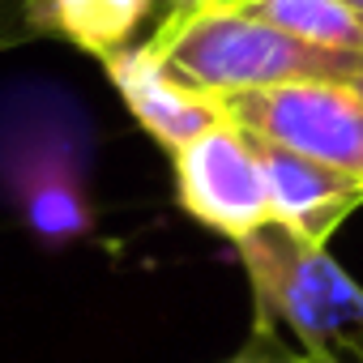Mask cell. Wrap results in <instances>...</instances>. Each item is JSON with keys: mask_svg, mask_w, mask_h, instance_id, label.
<instances>
[{"mask_svg": "<svg viewBox=\"0 0 363 363\" xmlns=\"http://www.w3.org/2000/svg\"><path fill=\"white\" fill-rule=\"evenodd\" d=\"M13 201L22 223L52 248L77 244L94 231V201L86 189V137L82 124H52L18 145L9 162Z\"/></svg>", "mask_w": 363, "mask_h": 363, "instance_id": "cell-5", "label": "cell"}, {"mask_svg": "<svg viewBox=\"0 0 363 363\" xmlns=\"http://www.w3.org/2000/svg\"><path fill=\"white\" fill-rule=\"evenodd\" d=\"M257 316L286 325L308 354L337 363L342 350L363 359V286L329 257V248L299 240L295 231L269 223L235 244Z\"/></svg>", "mask_w": 363, "mask_h": 363, "instance_id": "cell-2", "label": "cell"}, {"mask_svg": "<svg viewBox=\"0 0 363 363\" xmlns=\"http://www.w3.org/2000/svg\"><path fill=\"white\" fill-rule=\"evenodd\" d=\"M342 5H346V9H350V13H354L359 22H363V0H342Z\"/></svg>", "mask_w": 363, "mask_h": 363, "instance_id": "cell-12", "label": "cell"}, {"mask_svg": "<svg viewBox=\"0 0 363 363\" xmlns=\"http://www.w3.org/2000/svg\"><path fill=\"white\" fill-rule=\"evenodd\" d=\"M158 0H22L18 22L26 35H56L99 60L128 48Z\"/></svg>", "mask_w": 363, "mask_h": 363, "instance_id": "cell-8", "label": "cell"}, {"mask_svg": "<svg viewBox=\"0 0 363 363\" xmlns=\"http://www.w3.org/2000/svg\"><path fill=\"white\" fill-rule=\"evenodd\" d=\"M150 48L184 86L214 103L295 82H333L363 94V56L308 48L231 5L171 9Z\"/></svg>", "mask_w": 363, "mask_h": 363, "instance_id": "cell-1", "label": "cell"}, {"mask_svg": "<svg viewBox=\"0 0 363 363\" xmlns=\"http://www.w3.org/2000/svg\"><path fill=\"white\" fill-rule=\"evenodd\" d=\"M218 111L248 137L303 154L363 184V94L354 86L295 82L218 99Z\"/></svg>", "mask_w": 363, "mask_h": 363, "instance_id": "cell-3", "label": "cell"}, {"mask_svg": "<svg viewBox=\"0 0 363 363\" xmlns=\"http://www.w3.org/2000/svg\"><path fill=\"white\" fill-rule=\"evenodd\" d=\"M252 154L261 162L265 175V193H269V210L274 223L295 231L308 244H329V235L342 227V218L350 210L363 206V184L350 175H337L303 154H291L282 145H269L261 137H248Z\"/></svg>", "mask_w": 363, "mask_h": 363, "instance_id": "cell-7", "label": "cell"}, {"mask_svg": "<svg viewBox=\"0 0 363 363\" xmlns=\"http://www.w3.org/2000/svg\"><path fill=\"white\" fill-rule=\"evenodd\" d=\"M231 9H244L274 30L320 48V52H346L363 56V22L342 5V0H235Z\"/></svg>", "mask_w": 363, "mask_h": 363, "instance_id": "cell-9", "label": "cell"}, {"mask_svg": "<svg viewBox=\"0 0 363 363\" xmlns=\"http://www.w3.org/2000/svg\"><path fill=\"white\" fill-rule=\"evenodd\" d=\"M103 69L116 94L124 99V107L133 111V120L171 154L184 150L189 141H197L201 133H210L223 120L218 103L179 82L150 43L124 48L120 56L103 60Z\"/></svg>", "mask_w": 363, "mask_h": 363, "instance_id": "cell-6", "label": "cell"}, {"mask_svg": "<svg viewBox=\"0 0 363 363\" xmlns=\"http://www.w3.org/2000/svg\"><path fill=\"white\" fill-rule=\"evenodd\" d=\"M227 363H325V359H316V354H308V350L286 346V342L278 337V329H274L269 320H261V316H257V329H252L248 346H244V350H235Z\"/></svg>", "mask_w": 363, "mask_h": 363, "instance_id": "cell-10", "label": "cell"}, {"mask_svg": "<svg viewBox=\"0 0 363 363\" xmlns=\"http://www.w3.org/2000/svg\"><path fill=\"white\" fill-rule=\"evenodd\" d=\"M171 9H206V5H235V0H167Z\"/></svg>", "mask_w": 363, "mask_h": 363, "instance_id": "cell-11", "label": "cell"}, {"mask_svg": "<svg viewBox=\"0 0 363 363\" xmlns=\"http://www.w3.org/2000/svg\"><path fill=\"white\" fill-rule=\"evenodd\" d=\"M175 201L231 244L274 223L252 141L231 120H218L210 133L175 150Z\"/></svg>", "mask_w": 363, "mask_h": 363, "instance_id": "cell-4", "label": "cell"}]
</instances>
